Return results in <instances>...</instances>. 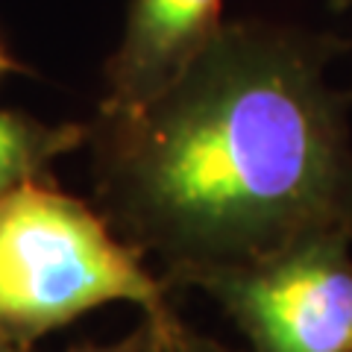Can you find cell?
<instances>
[{
    "mask_svg": "<svg viewBox=\"0 0 352 352\" xmlns=\"http://www.w3.org/2000/svg\"><path fill=\"white\" fill-rule=\"evenodd\" d=\"M115 352H241V349H232L214 338L197 332L182 317L173 323H153L141 317V323L129 335L118 338Z\"/></svg>",
    "mask_w": 352,
    "mask_h": 352,
    "instance_id": "6",
    "label": "cell"
},
{
    "mask_svg": "<svg viewBox=\"0 0 352 352\" xmlns=\"http://www.w3.org/2000/svg\"><path fill=\"white\" fill-rule=\"evenodd\" d=\"M85 147V124H47L0 109V203L30 182L50 179L53 162Z\"/></svg>",
    "mask_w": 352,
    "mask_h": 352,
    "instance_id": "5",
    "label": "cell"
},
{
    "mask_svg": "<svg viewBox=\"0 0 352 352\" xmlns=\"http://www.w3.org/2000/svg\"><path fill=\"white\" fill-rule=\"evenodd\" d=\"M115 302L135 305L153 323L179 320L170 285L97 206L50 179L0 203V335L36 346Z\"/></svg>",
    "mask_w": 352,
    "mask_h": 352,
    "instance_id": "2",
    "label": "cell"
},
{
    "mask_svg": "<svg viewBox=\"0 0 352 352\" xmlns=\"http://www.w3.org/2000/svg\"><path fill=\"white\" fill-rule=\"evenodd\" d=\"M349 3H352V0H332V6H335V9H346Z\"/></svg>",
    "mask_w": 352,
    "mask_h": 352,
    "instance_id": "9",
    "label": "cell"
},
{
    "mask_svg": "<svg viewBox=\"0 0 352 352\" xmlns=\"http://www.w3.org/2000/svg\"><path fill=\"white\" fill-rule=\"evenodd\" d=\"M223 0H129L103 65L100 109H138L170 85L223 30Z\"/></svg>",
    "mask_w": 352,
    "mask_h": 352,
    "instance_id": "4",
    "label": "cell"
},
{
    "mask_svg": "<svg viewBox=\"0 0 352 352\" xmlns=\"http://www.w3.org/2000/svg\"><path fill=\"white\" fill-rule=\"evenodd\" d=\"M244 352H352V235H320L194 276Z\"/></svg>",
    "mask_w": 352,
    "mask_h": 352,
    "instance_id": "3",
    "label": "cell"
},
{
    "mask_svg": "<svg viewBox=\"0 0 352 352\" xmlns=\"http://www.w3.org/2000/svg\"><path fill=\"white\" fill-rule=\"evenodd\" d=\"M346 44L276 21H226L170 85L85 124L94 206L162 279L352 235L349 94L329 82Z\"/></svg>",
    "mask_w": 352,
    "mask_h": 352,
    "instance_id": "1",
    "label": "cell"
},
{
    "mask_svg": "<svg viewBox=\"0 0 352 352\" xmlns=\"http://www.w3.org/2000/svg\"><path fill=\"white\" fill-rule=\"evenodd\" d=\"M21 71V65L9 56V50H6V44L0 41V80H3V76H9V74H18Z\"/></svg>",
    "mask_w": 352,
    "mask_h": 352,
    "instance_id": "8",
    "label": "cell"
},
{
    "mask_svg": "<svg viewBox=\"0 0 352 352\" xmlns=\"http://www.w3.org/2000/svg\"><path fill=\"white\" fill-rule=\"evenodd\" d=\"M118 340H109V344H91V340H82V344H74L65 352H115ZM0 352H36V346H27V344H18V340H9L0 335Z\"/></svg>",
    "mask_w": 352,
    "mask_h": 352,
    "instance_id": "7",
    "label": "cell"
}]
</instances>
